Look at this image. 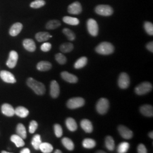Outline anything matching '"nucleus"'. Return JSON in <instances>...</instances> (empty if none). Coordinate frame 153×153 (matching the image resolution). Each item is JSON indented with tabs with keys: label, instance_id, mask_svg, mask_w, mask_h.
<instances>
[{
	"label": "nucleus",
	"instance_id": "nucleus-10",
	"mask_svg": "<svg viewBox=\"0 0 153 153\" xmlns=\"http://www.w3.org/2000/svg\"><path fill=\"white\" fill-rule=\"evenodd\" d=\"M118 131L121 136L126 140L131 139L133 136V131L124 126H118Z\"/></svg>",
	"mask_w": 153,
	"mask_h": 153
},
{
	"label": "nucleus",
	"instance_id": "nucleus-39",
	"mask_svg": "<svg viewBox=\"0 0 153 153\" xmlns=\"http://www.w3.org/2000/svg\"><path fill=\"white\" fill-rule=\"evenodd\" d=\"M144 28L145 30V31L149 35H153V25L152 23L149 22H145Z\"/></svg>",
	"mask_w": 153,
	"mask_h": 153
},
{
	"label": "nucleus",
	"instance_id": "nucleus-22",
	"mask_svg": "<svg viewBox=\"0 0 153 153\" xmlns=\"http://www.w3.org/2000/svg\"><path fill=\"white\" fill-rule=\"evenodd\" d=\"M67 128L71 131H74L77 129V124L74 119L71 117H68L65 121Z\"/></svg>",
	"mask_w": 153,
	"mask_h": 153
},
{
	"label": "nucleus",
	"instance_id": "nucleus-23",
	"mask_svg": "<svg viewBox=\"0 0 153 153\" xmlns=\"http://www.w3.org/2000/svg\"><path fill=\"white\" fill-rule=\"evenodd\" d=\"M15 114L21 118H25L29 114V111L25 107L19 106L15 109Z\"/></svg>",
	"mask_w": 153,
	"mask_h": 153
},
{
	"label": "nucleus",
	"instance_id": "nucleus-3",
	"mask_svg": "<svg viewBox=\"0 0 153 153\" xmlns=\"http://www.w3.org/2000/svg\"><path fill=\"white\" fill-rule=\"evenodd\" d=\"M85 103L84 99L81 97H76L68 100L66 105L69 109H74L83 107Z\"/></svg>",
	"mask_w": 153,
	"mask_h": 153
},
{
	"label": "nucleus",
	"instance_id": "nucleus-11",
	"mask_svg": "<svg viewBox=\"0 0 153 153\" xmlns=\"http://www.w3.org/2000/svg\"><path fill=\"white\" fill-rule=\"evenodd\" d=\"M82 11V7L81 4L79 2H74L72 3L68 6V11L74 15H78L81 13Z\"/></svg>",
	"mask_w": 153,
	"mask_h": 153
},
{
	"label": "nucleus",
	"instance_id": "nucleus-36",
	"mask_svg": "<svg viewBox=\"0 0 153 153\" xmlns=\"http://www.w3.org/2000/svg\"><path fill=\"white\" fill-rule=\"evenodd\" d=\"M62 33L67 37L68 39L70 41H73L75 40L76 35L73 31H71V30L67 28H64L62 30Z\"/></svg>",
	"mask_w": 153,
	"mask_h": 153
},
{
	"label": "nucleus",
	"instance_id": "nucleus-21",
	"mask_svg": "<svg viewBox=\"0 0 153 153\" xmlns=\"http://www.w3.org/2000/svg\"><path fill=\"white\" fill-rule=\"evenodd\" d=\"M52 37V36L47 32H39L35 35V38L39 42H43L47 41Z\"/></svg>",
	"mask_w": 153,
	"mask_h": 153
},
{
	"label": "nucleus",
	"instance_id": "nucleus-16",
	"mask_svg": "<svg viewBox=\"0 0 153 153\" xmlns=\"http://www.w3.org/2000/svg\"><path fill=\"white\" fill-rule=\"evenodd\" d=\"M1 111L4 115L11 117L15 115V109L10 104L5 103L1 107Z\"/></svg>",
	"mask_w": 153,
	"mask_h": 153
},
{
	"label": "nucleus",
	"instance_id": "nucleus-27",
	"mask_svg": "<svg viewBox=\"0 0 153 153\" xmlns=\"http://www.w3.org/2000/svg\"><path fill=\"white\" fill-rule=\"evenodd\" d=\"M63 22L65 23L66 24L71 25V26H76L79 23V21L78 18L71 16H64L62 19Z\"/></svg>",
	"mask_w": 153,
	"mask_h": 153
},
{
	"label": "nucleus",
	"instance_id": "nucleus-29",
	"mask_svg": "<svg viewBox=\"0 0 153 153\" xmlns=\"http://www.w3.org/2000/svg\"><path fill=\"white\" fill-rule=\"evenodd\" d=\"M39 149L43 153H50L53 151V148L51 144L48 142H42Z\"/></svg>",
	"mask_w": 153,
	"mask_h": 153
},
{
	"label": "nucleus",
	"instance_id": "nucleus-32",
	"mask_svg": "<svg viewBox=\"0 0 153 153\" xmlns=\"http://www.w3.org/2000/svg\"><path fill=\"white\" fill-rule=\"evenodd\" d=\"M74 48V45L71 43H65L61 44L60 49L62 53H69L72 51Z\"/></svg>",
	"mask_w": 153,
	"mask_h": 153
},
{
	"label": "nucleus",
	"instance_id": "nucleus-46",
	"mask_svg": "<svg viewBox=\"0 0 153 153\" xmlns=\"http://www.w3.org/2000/svg\"><path fill=\"white\" fill-rule=\"evenodd\" d=\"M149 136L150 138H153V131H151V132H150L149 133Z\"/></svg>",
	"mask_w": 153,
	"mask_h": 153
},
{
	"label": "nucleus",
	"instance_id": "nucleus-40",
	"mask_svg": "<svg viewBox=\"0 0 153 153\" xmlns=\"http://www.w3.org/2000/svg\"><path fill=\"white\" fill-rule=\"evenodd\" d=\"M54 131L56 136L57 138H60L62 136L63 131L60 125L58 124H56L54 125Z\"/></svg>",
	"mask_w": 153,
	"mask_h": 153
},
{
	"label": "nucleus",
	"instance_id": "nucleus-7",
	"mask_svg": "<svg viewBox=\"0 0 153 153\" xmlns=\"http://www.w3.org/2000/svg\"><path fill=\"white\" fill-rule=\"evenodd\" d=\"M87 27L89 33L93 36H97L98 34L99 27L98 25L97 21L90 18L87 22Z\"/></svg>",
	"mask_w": 153,
	"mask_h": 153
},
{
	"label": "nucleus",
	"instance_id": "nucleus-41",
	"mask_svg": "<svg viewBox=\"0 0 153 153\" xmlns=\"http://www.w3.org/2000/svg\"><path fill=\"white\" fill-rule=\"evenodd\" d=\"M38 124L36 121H31L29 126V132L31 134L35 133V131H36L38 128Z\"/></svg>",
	"mask_w": 153,
	"mask_h": 153
},
{
	"label": "nucleus",
	"instance_id": "nucleus-20",
	"mask_svg": "<svg viewBox=\"0 0 153 153\" xmlns=\"http://www.w3.org/2000/svg\"><path fill=\"white\" fill-rule=\"evenodd\" d=\"M52 68V64L45 61H42L39 62L36 66L37 69L41 71H48Z\"/></svg>",
	"mask_w": 153,
	"mask_h": 153
},
{
	"label": "nucleus",
	"instance_id": "nucleus-42",
	"mask_svg": "<svg viewBox=\"0 0 153 153\" xmlns=\"http://www.w3.org/2000/svg\"><path fill=\"white\" fill-rule=\"evenodd\" d=\"M52 48V45L51 43L46 42L42 44L40 47V49L44 52H49V51Z\"/></svg>",
	"mask_w": 153,
	"mask_h": 153
},
{
	"label": "nucleus",
	"instance_id": "nucleus-13",
	"mask_svg": "<svg viewBox=\"0 0 153 153\" xmlns=\"http://www.w3.org/2000/svg\"><path fill=\"white\" fill-rule=\"evenodd\" d=\"M60 86L59 83L55 80L51 82L50 95L53 98H57L60 94Z\"/></svg>",
	"mask_w": 153,
	"mask_h": 153
},
{
	"label": "nucleus",
	"instance_id": "nucleus-19",
	"mask_svg": "<svg viewBox=\"0 0 153 153\" xmlns=\"http://www.w3.org/2000/svg\"><path fill=\"white\" fill-rule=\"evenodd\" d=\"M81 126L85 132L90 133L93 131V126L91 122L88 119H83L81 121Z\"/></svg>",
	"mask_w": 153,
	"mask_h": 153
},
{
	"label": "nucleus",
	"instance_id": "nucleus-18",
	"mask_svg": "<svg viewBox=\"0 0 153 153\" xmlns=\"http://www.w3.org/2000/svg\"><path fill=\"white\" fill-rule=\"evenodd\" d=\"M140 112L142 115L147 117H153V108L151 105H143L140 107Z\"/></svg>",
	"mask_w": 153,
	"mask_h": 153
},
{
	"label": "nucleus",
	"instance_id": "nucleus-47",
	"mask_svg": "<svg viewBox=\"0 0 153 153\" xmlns=\"http://www.w3.org/2000/svg\"><path fill=\"white\" fill-rule=\"evenodd\" d=\"M55 153H62V152L60 150H56V151L55 152Z\"/></svg>",
	"mask_w": 153,
	"mask_h": 153
},
{
	"label": "nucleus",
	"instance_id": "nucleus-5",
	"mask_svg": "<svg viewBox=\"0 0 153 153\" xmlns=\"http://www.w3.org/2000/svg\"><path fill=\"white\" fill-rule=\"evenodd\" d=\"M109 101L106 98H100L98 100L97 105L96 109L97 112L100 115H104L109 109Z\"/></svg>",
	"mask_w": 153,
	"mask_h": 153
},
{
	"label": "nucleus",
	"instance_id": "nucleus-12",
	"mask_svg": "<svg viewBox=\"0 0 153 153\" xmlns=\"http://www.w3.org/2000/svg\"><path fill=\"white\" fill-rule=\"evenodd\" d=\"M0 76L1 79L6 83H14L16 82V79L14 76L9 71H2L0 73Z\"/></svg>",
	"mask_w": 153,
	"mask_h": 153
},
{
	"label": "nucleus",
	"instance_id": "nucleus-4",
	"mask_svg": "<svg viewBox=\"0 0 153 153\" xmlns=\"http://www.w3.org/2000/svg\"><path fill=\"white\" fill-rule=\"evenodd\" d=\"M152 89L153 86L150 82H142L135 88V93L138 95H142L150 92Z\"/></svg>",
	"mask_w": 153,
	"mask_h": 153
},
{
	"label": "nucleus",
	"instance_id": "nucleus-6",
	"mask_svg": "<svg viewBox=\"0 0 153 153\" xmlns=\"http://www.w3.org/2000/svg\"><path fill=\"white\" fill-rule=\"evenodd\" d=\"M95 12L102 16H110L114 13V10L111 6L108 5H99L95 7Z\"/></svg>",
	"mask_w": 153,
	"mask_h": 153
},
{
	"label": "nucleus",
	"instance_id": "nucleus-30",
	"mask_svg": "<svg viewBox=\"0 0 153 153\" xmlns=\"http://www.w3.org/2000/svg\"><path fill=\"white\" fill-rule=\"evenodd\" d=\"M105 145L106 148L109 151H113L115 149V141L113 138L110 136H108L105 138Z\"/></svg>",
	"mask_w": 153,
	"mask_h": 153
},
{
	"label": "nucleus",
	"instance_id": "nucleus-26",
	"mask_svg": "<svg viewBox=\"0 0 153 153\" xmlns=\"http://www.w3.org/2000/svg\"><path fill=\"white\" fill-rule=\"evenodd\" d=\"M61 142H62V145H64V146L68 150L72 151L74 150V143L70 138H69L68 137H64L62 139Z\"/></svg>",
	"mask_w": 153,
	"mask_h": 153
},
{
	"label": "nucleus",
	"instance_id": "nucleus-49",
	"mask_svg": "<svg viewBox=\"0 0 153 153\" xmlns=\"http://www.w3.org/2000/svg\"><path fill=\"white\" fill-rule=\"evenodd\" d=\"M2 153H9V152H5V151H2L1 152Z\"/></svg>",
	"mask_w": 153,
	"mask_h": 153
},
{
	"label": "nucleus",
	"instance_id": "nucleus-2",
	"mask_svg": "<svg viewBox=\"0 0 153 153\" xmlns=\"http://www.w3.org/2000/svg\"><path fill=\"white\" fill-rule=\"evenodd\" d=\"M114 50L115 48L114 45L107 42L100 43L95 48V51L98 53L102 55H111L114 53Z\"/></svg>",
	"mask_w": 153,
	"mask_h": 153
},
{
	"label": "nucleus",
	"instance_id": "nucleus-33",
	"mask_svg": "<svg viewBox=\"0 0 153 153\" xmlns=\"http://www.w3.org/2000/svg\"><path fill=\"white\" fill-rule=\"evenodd\" d=\"M82 145L86 149H93L96 146V142L93 139L86 138L83 141Z\"/></svg>",
	"mask_w": 153,
	"mask_h": 153
},
{
	"label": "nucleus",
	"instance_id": "nucleus-34",
	"mask_svg": "<svg viewBox=\"0 0 153 153\" xmlns=\"http://www.w3.org/2000/svg\"><path fill=\"white\" fill-rule=\"evenodd\" d=\"M42 140H41V137L39 134H36L33 137L32 141H31V144L33 145V148L35 150H39V147L40 144L42 143Z\"/></svg>",
	"mask_w": 153,
	"mask_h": 153
},
{
	"label": "nucleus",
	"instance_id": "nucleus-31",
	"mask_svg": "<svg viewBox=\"0 0 153 153\" xmlns=\"http://www.w3.org/2000/svg\"><path fill=\"white\" fill-rule=\"evenodd\" d=\"M61 26V23L58 20H51L46 24L45 27L47 30H55Z\"/></svg>",
	"mask_w": 153,
	"mask_h": 153
},
{
	"label": "nucleus",
	"instance_id": "nucleus-1",
	"mask_svg": "<svg viewBox=\"0 0 153 153\" xmlns=\"http://www.w3.org/2000/svg\"><path fill=\"white\" fill-rule=\"evenodd\" d=\"M28 86L31 88L35 94L39 95H42L45 92V87L42 82H39L33 78H28L27 80Z\"/></svg>",
	"mask_w": 153,
	"mask_h": 153
},
{
	"label": "nucleus",
	"instance_id": "nucleus-28",
	"mask_svg": "<svg viewBox=\"0 0 153 153\" xmlns=\"http://www.w3.org/2000/svg\"><path fill=\"white\" fill-rule=\"evenodd\" d=\"M87 63L88 58L86 57H82L76 61L74 65V67L76 69H79L86 65Z\"/></svg>",
	"mask_w": 153,
	"mask_h": 153
},
{
	"label": "nucleus",
	"instance_id": "nucleus-45",
	"mask_svg": "<svg viewBox=\"0 0 153 153\" xmlns=\"http://www.w3.org/2000/svg\"><path fill=\"white\" fill-rule=\"evenodd\" d=\"M21 153H30V150L28 148H25L23 149H22V150L20 152Z\"/></svg>",
	"mask_w": 153,
	"mask_h": 153
},
{
	"label": "nucleus",
	"instance_id": "nucleus-17",
	"mask_svg": "<svg viewBox=\"0 0 153 153\" xmlns=\"http://www.w3.org/2000/svg\"><path fill=\"white\" fill-rule=\"evenodd\" d=\"M22 28H23V25L22 23L19 22H16L12 25L9 30V33L11 36H16L21 33Z\"/></svg>",
	"mask_w": 153,
	"mask_h": 153
},
{
	"label": "nucleus",
	"instance_id": "nucleus-9",
	"mask_svg": "<svg viewBox=\"0 0 153 153\" xmlns=\"http://www.w3.org/2000/svg\"><path fill=\"white\" fill-rule=\"evenodd\" d=\"M18 60V54L15 51H11L9 53V59L6 62V65L10 69L14 68L17 64Z\"/></svg>",
	"mask_w": 153,
	"mask_h": 153
},
{
	"label": "nucleus",
	"instance_id": "nucleus-37",
	"mask_svg": "<svg viewBox=\"0 0 153 153\" xmlns=\"http://www.w3.org/2000/svg\"><path fill=\"white\" fill-rule=\"evenodd\" d=\"M45 5V1L44 0H35L30 4V7L33 9H39Z\"/></svg>",
	"mask_w": 153,
	"mask_h": 153
},
{
	"label": "nucleus",
	"instance_id": "nucleus-35",
	"mask_svg": "<svg viewBox=\"0 0 153 153\" xmlns=\"http://www.w3.org/2000/svg\"><path fill=\"white\" fill-rule=\"evenodd\" d=\"M129 146H130V145L128 142H121L117 147V153H126L129 149Z\"/></svg>",
	"mask_w": 153,
	"mask_h": 153
},
{
	"label": "nucleus",
	"instance_id": "nucleus-44",
	"mask_svg": "<svg viewBox=\"0 0 153 153\" xmlns=\"http://www.w3.org/2000/svg\"><path fill=\"white\" fill-rule=\"evenodd\" d=\"M146 48H147V49L149 51H150L151 52H153V42H149V43L147 44L146 45Z\"/></svg>",
	"mask_w": 153,
	"mask_h": 153
},
{
	"label": "nucleus",
	"instance_id": "nucleus-38",
	"mask_svg": "<svg viewBox=\"0 0 153 153\" xmlns=\"http://www.w3.org/2000/svg\"><path fill=\"white\" fill-rule=\"evenodd\" d=\"M55 59L56 61L60 65H64L67 61V59L65 56L60 53L55 55Z\"/></svg>",
	"mask_w": 153,
	"mask_h": 153
},
{
	"label": "nucleus",
	"instance_id": "nucleus-25",
	"mask_svg": "<svg viewBox=\"0 0 153 153\" xmlns=\"http://www.w3.org/2000/svg\"><path fill=\"white\" fill-rule=\"evenodd\" d=\"M11 142L14 143L17 148H21L25 145L23 139L17 134L12 135L10 137Z\"/></svg>",
	"mask_w": 153,
	"mask_h": 153
},
{
	"label": "nucleus",
	"instance_id": "nucleus-8",
	"mask_svg": "<svg viewBox=\"0 0 153 153\" xmlns=\"http://www.w3.org/2000/svg\"><path fill=\"white\" fill-rule=\"evenodd\" d=\"M130 84L129 76L126 73H121L119 77L118 85L122 89H126L129 87Z\"/></svg>",
	"mask_w": 153,
	"mask_h": 153
},
{
	"label": "nucleus",
	"instance_id": "nucleus-15",
	"mask_svg": "<svg viewBox=\"0 0 153 153\" xmlns=\"http://www.w3.org/2000/svg\"><path fill=\"white\" fill-rule=\"evenodd\" d=\"M23 45L24 48L28 52H33L36 50V44L33 39H26L23 41Z\"/></svg>",
	"mask_w": 153,
	"mask_h": 153
},
{
	"label": "nucleus",
	"instance_id": "nucleus-48",
	"mask_svg": "<svg viewBox=\"0 0 153 153\" xmlns=\"http://www.w3.org/2000/svg\"><path fill=\"white\" fill-rule=\"evenodd\" d=\"M96 153H105V152H104V151H103V150H99L98 152H97Z\"/></svg>",
	"mask_w": 153,
	"mask_h": 153
},
{
	"label": "nucleus",
	"instance_id": "nucleus-14",
	"mask_svg": "<svg viewBox=\"0 0 153 153\" xmlns=\"http://www.w3.org/2000/svg\"><path fill=\"white\" fill-rule=\"evenodd\" d=\"M62 78L66 82L71 83H76L78 82V78L74 74L69 73L67 71H62L61 73Z\"/></svg>",
	"mask_w": 153,
	"mask_h": 153
},
{
	"label": "nucleus",
	"instance_id": "nucleus-24",
	"mask_svg": "<svg viewBox=\"0 0 153 153\" xmlns=\"http://www.w3.org/2000/svg\"><path fill=\"white\" fill-rule=\"evenodd\" d=\"M16 134L22 138L23 139H26L27 137V131L25 126L23 124L19 123L16 126Z\"/></svg>",
	"mask_w": 153,
	"mask_h": 153
},
{
	"label": "nucleus",
	"instance_id": "nucleus-43",
	"mask_svg": "<svg viewBox=\"0 0 153 153\" xmlns=\"http://www.w3.org/2000/svg\"><path fill=\"white\" fill-rule=\"evenodd\" d=\"M137 152L138 153H148V151H147V149L145 147V146L141 143L138 146V148H137Z\"/></svg>",
	"mask_w": 153,
	"mask_h": 153
}]
</instances>
